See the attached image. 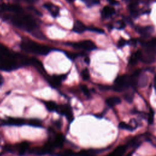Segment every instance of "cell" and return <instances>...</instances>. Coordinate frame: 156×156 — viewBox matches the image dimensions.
I'll use <instances>...</instances> for the list:
<instances>
[{"label": "cell", "instance_id": "cell-4", "mask_svg": "<svg viewBox=\"0 0 156 156\" xmlns=\"http://www.w3.org/2000/svg\"><path fill=\"white\" fill-rule=\"evenodd\" d=\"M71 46L76 49H83L86 51H93L97 49V46L90 40H85L77 43H71Z\"/></svg>", "mask_w": 156, "mask_h": 156}, {"label": "cell", "instance_id": "cell-33", "mask_svg": "<svg viewBox=\"0 0 156 156\" xmlns=\"http://www.w3.org/2000/svg\"><path fill=\"white\" fill-rule=\"evenodd\" d=\"M126 27V23L123 21H121L120 22V26L118 27L119 29H123Z\"/></svg>", "mask_w": 156, "mask_h": 156}, {"label": "cell", "instance_id": "cell-30", "mask_svg": "<svg viewBox=\"0 0 156 156\" xmlns=\"http://www.w3.org/2000/svg\"><path fill=\"white\" fill-rule=\"evenodd\" d=\"M127 44V41L124 40V38H120L117 43V46L118 48H121Z\"/></svg>", "mask_w": 156, "mask_h": 156}, {"label": "cell", "instance_id": "cell-2", "mask_svg": "<svg viewBox=\"0 0 156 156\" xmlns=\"http://www.w3.org/2000/svg\"><path fill=\"white\" fill-rule=\"evenodd\" d=\"M21 47L23 50L28 52V53L42 56L48 54L51 51V48L49 46L42 45L35 42L31 40H27L22 42Z\"/></svg>", "mask_w": 156, "mask_h": 156}, {"label": "cell", "instance_id": "cell-9", "mask_svg": "<svg viewBox=\"0 0 156 156\" xmlns=\"http://www.w3.org/2000/svg\"><path fill=\"white\" fill-rule=\"evenodd\" d=\"M136 31L139 33L140 35L144 36L145 37H148L150 36L153 31L154 28L151 26H147L145 27H141V26H137L136 27Z\"/></svg>", "mask_w": 156, "mask_h": 156}, {"label": "cell", "instance_id": "cell-22", "mask_svg": "<svg viewBox=\"0 0 156 156\" xmlns=\"http://www.w3.org/2000/svg\"><path fill=\"white\" fill-rule=\"evenodd\" d=\"M148 82V78L146 75H143L141 77H139L138 80V84L140 87H145Z\"/></svg>", "mask_w": 156, "mask_h": 156}, {"label": "cell", "instance_id": "cell-34", "mask_svg": "<svg viewBox=\"0 0 156 156\" xmlns=\"http://www.w3.org/2000/svg\"><path fill=\"white\" fill-rule=\"evenodd\" d=\"M107 1L109 2L110 5H116V4L118 3L116 0H107Z\"/></svg>", "mask_w": 156, "mask_h": 156}, {"label": "cell", "instance_id": "cell-11", "mask_svg": "<svg viewBox=\"0 0 156 156\" xmlns=\"http://www.w3.org/2000/svg\"><path fill=\"white\" fill-rule=\"evenodd\" d=\"M87 30V27L79 20H76L73 26V31L78 34H82Z\"/></svg>", "mask_w": 156, "mask_h": 156}, {"label": "cell", "instance_id": "cell-1", "mask_svg": "<svg viewBox=\"0 0 156 156\" xmlns=\"http://www.w3.org/2000/svg\"><path fill=\"white\" fill-rule=\"evenodd\" d=\"M10 19L15 26L31 33L38 28V25L35 20L28 15L17 14V15L11 17Z\"/></svg>", "mask_w": 156, "mask_h": 156}, {"label": "cell", "instance_id": "cell-10", "mask_svg": "<svg viewBox=\"0 0 156 156\" xmlns=\"http://www.w3.org/2000/svg\"><path fill=\"white\" fill-rule=\"evenodd\" d=\"M29 148V143L28 141H23L18 145L15 146V150L18 151L19 155L22 156L24 155L27 152Z\"/></svg>", "mask_w": 156, "mask_h": 156}, {"label": "cell", "instance_id": "cell-25", "mask_svg": "<svg viewBox=\"0 0 156 156\" xmlns=\"http://www.w3.org/2000/svg\"><path fill=\"white\" fill-rule=\"evenodd\" d=\"M81 76L84 81H87L90 79L89 71L87 69H84L81 72Z\"/></svg>", "mask_w": 156, "mask_h": 156}, {"label": "cell", "instance_id": "cell-40", "mask_svg": "<svg viewBox=\"0 0 156 156\" xmlns=\"http://www.w3.org/2000/svg\"><path fill=\"white\" fill-rule=\"evenodd\" d=\"M85 62L87 63V64H89V63H90V59H89V58H88V57L85 58Z\"/></svg>", "mask_w": 156, "mask_h": 156}, {"label": "cell", "instance_id": "cell-31", "mask_svg": "<svg viewBox=\"0 0 156 156\" xmlns=\"http://www.w3.org/2000/svg\"><path fill=\"white\" fill-rule=\"evenodd\" d=\"M154 116V111L152 109H151L149 114V116H148V123L149 124H152L153 123Z\"/></svg>", "mask_w": 156, "mask_h": 156}, {"label": "cell", "instance_id": "cell-16", "mask_svg": "<svg viewBox=\"0 0 156 156\" xmlns=\"http://www.w3.org/2000/svg\"><path fill=\"white\" fill-rule=\"evenodd\" d=\"M64 141V137L62 134H58L54 138L53 140H52L54 148H60L63 146Z\"/></svg>", "mask_w": 156, "mask_h": 156}, {"label": "cell", "instance_id": "cell-36", "mask_svg": "<svg viewBox=\"0 0 156 156\" xmlns=\"http://www.w3.org/2000/svg\"><path fill=\"white\" fill-rule=\"evenodd\" d=\"M99 89H100L102 90H108L109 89V87L107 85H101L100 86H99Z\"/></svg>", "mask_w": 156, "mask_h": 156}, {"label": "cell", "instance_id": "cell-38", "mask_svg": "<svg viewBox=\"0 0 156 156\" xmlns=\"http://www.w3.org/2000/svg\"><path fill=\"white\" fill-rule=\"evenodd\" d=\"M3 82H4V78L1 75H0V87L3 85Z\"/></svg>", "mask_w": 156, "mask_h": 156}, {"label": "cell", "instance_id": "cell-13", "mask_svg": "<svg viewBox=\"0 0 156 156\" xmlns=\"http://www.w3.org/2000/svg\"><path fill=\"white\" fill-rule=\"evenodd\" d=\"M115 13V9L114 8L110 6H105L102 9L101 12V16L103 19H107L109 18L110 17L113 15Z\"/></svg>", "mask_w": 156, "mask_h": 156}, {"label": "cell", "instance_id": "cell-37", "mask_svg": "<svg viewBox=\"0 0 156 156\" xmlns=\"http://www.w3.org/2000/svg\"><path fill=\"white\" fill-rule=\"evenodd\" d=\"M55 125L56 126V127L60 128V126H61V123H60V121H56L55 122Z\"/></svg>", "mask_w": 156, "mask_h": 156}, {"label": "cell", "instance_id": "cell-15", "mask_svg": "<svg viewBox=\"0 0 156 156\" xmlns=\"http://www.w3.org/2000/svg\"><path fill=\"white\" fill-rule=\"evenodd\" d=\"M142 56V52L140 50H138L135 53H134L132 56L131 58L129 59V64L131 65H136L138 60H140Z\"/></svg>", "mask_w": 156, "mask_h": 156}, {"label": "cell", "instance_id": "cell-19", "mask_svg": "<svg viewBox=\"0 0 156 156\" xmlns=\"http://www.w3.org/2000/svg\"><path fill=\"white\" fill-rule=\"evenodd\" d=\"M45 105L46 107V109L49 111H51V112L58 111L59 106L57 105V104L53 101H45Z\"/></svg>", "mask_w": 156, "mask_h": 156}, {"label": "cell", "instance_id": "cell-32", "mask_svg": "<svg viewBox=\"0 0 156 156\" xmlns=\"http://www.w3.org/2000/svg\"><path fill=\"white\" fill-rule=\"evenodd\" d=\"M66 54L68 58H70V59H72V60H74L77 57V56H79V54H77L76 53L75 54V53H66Z\"/></svg>", "mask_w": 156, "mask_h": 156}, {"label": "cell", "instance_id": "cell-5", "mask_svg": "<svg viewBox=\"0 0 156 156\" xmlns=\"http://www.w3.org/2000/svg\"><path fill=\"white\" fill-rule=\"evenodd\" d=\"M65 77H66L65 75H59V76L54 75L53 76L48 78L47 81L49 82L50 85L51 87H53L54 88H56L60 86V85L62 83V81L65 79Z\"/></svg>", "mask_w": 156, "mask_h": 156}, {"label": "cell", "instance_id": "cell-35", "mask_svg": "<svg viewBox=\"0 0 156 156\" xmlns=\"http://www.w3.org/2000/svg\"><path fill=\"white\" fill-rule=\"evenodd\" d=\"M124 19V20H125L126 21V22H127L128 23H129V24H132V20H131V19L129 18V17H125Z\"/></svg>", "mask_w": 156, "mask_h": 156}, {"label": "cell", "instance_id": "cell-7", "mask_svg": "<svg viewBox=\"0 0 156 156\" xmlns=\"http://www.w3.org/2000/svg\"><path fill=\"white\" fill-rule=\"evenodd\" d=\"M1 10L11 11L17 14H21L23 12V9L20 6L17 4H3L1 6Z\"/></svg>", "mask_w": 156, "mask_h": 156}, {"label": "cell", "instance_id": "cell-39", "mask_svg": "<svg viewBox=\"0 0 156 156\" xmlns=\"http://www.w3.org/2000/svg\"><path fill=\"white\" fill-rule=\"evenodd\" d=\"M24 1H26L28 3H33L36 2L37 0H24Z\"/></svg>", "mask_w": 156, "mask_h": 156}, {"label": "cell", "instance_id": "cell-27", "mask_svg": "<svg viewBox=\"0 0 156 156\" xmlns=\"http://www.w3.org/2000/svg\"><path fill=\"white\" fill-rule=\"evenodd\" d=\"M119 128L122 129H127L129 130V131H132V130L134 129V128L132 126L124 122H121L119 124Z\"/></svg>", "mask_w": 156, "mask_h": 156}, {"label": "cell", "instance_id": "cell-14", "mask_svg": "<svg viewBox=\"0 0 156 156\" xmlns=\"http://www.w3.org/2000/svg\"><path fill=\"white\" fill-rule=\"evenodd\" d=\"M127 147L126 145H121L116 148L112 153L106 156H122L126 150Z\"/></svg>", "mask_w": 156, "mask_h": 156}, {"label": "cell", "instance_id": "cell-20", "mask_svg": "<svg viewBox=\"0 0 156 156\" xmlns=\"http://www.w3.org/2000/svg\"><path fill=\"white\" fill-rule=\"evenodd\" d=\"M121 102V99L118 97H113L106 99V103L109 106H114Z\"/></svg>", "mask_w": 156, "mask_h": 156}, {"label": "cell", "instance_id": "cell-12", "mask_svg": "<svg viewBox=\"0 0 156 156\" xmlns=\"http://www.w3.org/2000/svg\"><path fill=\"white\" fill-rule=\"evenodd\" d=\"M44 7L48 11L51 15L53 17H57L59 13V9L58 7L55 6L54 4L51 3H46L44 4Z\"/></svg>", "mask_w": 156, "mask_h": 156}, {"label": "cell", "instance_id": "cell-6", "mask_svg": "<svg viewBox=\"0 0 156 156\" xmlns=\"http://www.w3.org/2000/svg\"><path fill=\"white\" fill-rule=\"evenodd\" d=\"M58 110H59V113L60 114L65 116L70 122H71V121L73 120V112L71 110V108L70 106L65 104V105L62 106L60 107H59Z\"/></svg>", "mask_w": 156, "mask_h": 156}, {"label": "cell", "instance_id": "cell-17", "mask_svg": "<svg viewBox=\"0 0 156 156\" xmlns=\"http://www.w3.org/2000/svg\"><path fill=\"white\" fill-rule=\"evenodd\" d=\"M32 65L34 67H35L39 71H44V68L42 63L40 60L34 58H29V65Z\"/></svg>", "mask_w": 156, "mask_h": 156}, {"label": "cell", "instance_id": "cell-8", "mask_svg": "<svg viewBox=\"0 0 156 156\" xmlns=\"http://www.w3.org/2000/svg\"><path fill=\"white\" fill-rule=\"evenodd\" d=\"M4 123L7 125L11 126H22L27 124V120L20 118H9L4 121Z\"/></svg>", "mask_w": 156, "mask_h": 156}, {"label": "cell", "instance_id": "cell-3", "mask_svg": "<svg viewBox=\"0 0 156 156\" xmlns=\"http://www.w3.org/2000/svg\"><path fill=\"white\" fill-rule=\"evenodd\" d=\"M129 85H131L129 78L127 76H119L115 81V85L113 87V89L116 92H121L126 89Z\"/></svg>", "mask_w": 156, "mask_h": 156}, {"label": "cell", "instance_id": "cell-29", "mask_svg": "<svg viewBox=\"0 0 156 156\" xmlns=\"http://www.w3.org/2000/svg\"><path fill=\"white\" fill-rule=\"evenodd\" d=\"M87 30H89V31H90L95 32H97L98 34L104 33V31L102 29L98 28L96 27H89V28H87Z\"/></svg>", "mask_w": 156, "mask_h": 156}, {"label": "cell", "instance_id": "cell-21", "mask_svg": "<svg viewBox=\"0 0 156 156\" xmlns=\"http://www.w3.org/2000/svg\"><path fill=\"white\" fill-rule=\"evenodd\" d=\"M27 124L33 127H42V123L38 119H29L27 120Z\"/></svg>", "mask_w": 156, "mask_h": 156}, {"label": "cell", "instance_id": "cell-24", "mask_svg": "<svg viewBox=\"0 0 156 156\" xmlns=\"http://www.w3.org/2000/svg\"><path fill=\"white\" fill-rule=\"evenodd\" d=\"M76 153H75L71 149H66L62 151L58 154V156H75Z\"/></svg>", "mask_w": 156, "mask_h": 156}, {"label": "cell", "instance_id": "cell-26", "mask_svg": "<svg viewBox=\"0 0 156 156\" xmlns=\"http://www.w3.org/2000/svg\"><path fill=\"white\" fill-rule=\"evenodd\" d=\"M134 94L133 93L131 92H128L124 95V99L127 102L131 103L132 102L133 99H134Z\"/></svg>", "mask_w": 156, "mask_h": 156}, {"label": "cell", "instance_id": "cell-42", "mask_svg": "<svg viewBox=\"0 0 156 156\" xmlns=\"http://www.w3.org/2000/svg\"><path fill=\"white\" fill-rule=\"evenodd\" d=\"M132 153H129L127 156H132Z\"/></svg>", "mask_w": 156, "mask_h": 156}, {"label": "cell", "instance_id": "cell-23", "mask_svg": "<svg viewBox=\"0 0 156 156\" xmlns=\"http://www.w3.org/2000/svg\"><path fill=\"white\" fill-rule=\"evenodd\" d=\"M88 7H92L100 3V0H82Z\"/></svg>", "mask_w": 156, "mask_h": 156}, {"label": "cell", "instance_id": "cell-28", "mask_svg": "<svg viewBox=\"0 0 156 156\" xmlns=\"http://www.w3.org/2000/svg\"><path fill=\"white\" fill-rule=\"evenodd\" d=\"M81 90L82 91V92L84 93V94L87 97H90V90L88 89L87 87L85 85H82L81 86Z\"/></svg>", "mask_w": 156, "mask_h": 156}, {"label": "cell", "instance_id": "cell-41", "mask_svg": "<svg viewBox=\"0 0 156 156\" xmlns=\"http://www.w3.org/2000/svg\"><path fill=\"white\" fill-rule=\"evenodd\" d=\"M154 86H155V89H156V75L154 78Z\"/></svg>", "mask_w": 156, "mask_h": 156}, {"label": "cell", "instance_id": "cell-18", "mask_svg": "<svg viewBox=\"0 0 156 156\" xmlns=\"http://www.w3.org/2000/svg\"><path fill=\"white\" fill-rule=\"evenodd\" d=\"M155 60H156L155 56L146 54V53H145V55H143L142 53V56H141V58L140 59V60H141L143 62L147 63V64L152 63L155 61Z\"/></svg>", "mask_w": 156, "mask_h": 156}, {"label": "cell", "instance_id": "cell-43", "mask_svg": "<svg viewBox=\"0 0 156 156\" xmlns=\"http://www.w3.org/2000/svg\"><path fill=\"white\" fill-rule=\"evenodd\" d=\"M67 1H70V2H72V1H75V0H67Z\"/></svg>", "mask_w": 156, "mask_h": 156}]
</instances>
